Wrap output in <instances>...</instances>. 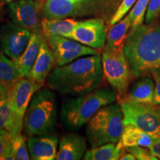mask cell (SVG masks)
<instances>
[{"label":"cell","instance_id":"cell-1","mask_svg":"<svg viewBox=\"0 0 160 160\" xmlns=\"http://www.w3.org/2000/svg\"><path fill=\"white\" fill-rule=\"evenodd\" d=\"M102 57L85 56L62 66H57L47 79L49 88L63 95L79 97L91 93L103 82Z\"/></svg>","mask_w":160,"mask_h":160},{"label":"cell","instance_id":"cell-2","mask_svg":"<svg viewBox=\"0 0 160 160\" xmlns=\"http://www.w3.org/2000/svg\"><path fill=\"white\" fill-rule=\"evenodd\" d=\"M123 49L135 78L160 73V22L130 31Z\"/></svg>","mask_w":160,"mask_h":160},{"label":"cell","instance_id":"cell-3","mask_svg":"<svg viewBox=\"0 0 160 160\" xmlns=\"http://www.w3.org/2000/svg\"><path fill=\"white\" fill-rule=\"evenodd\" d=\"M117 99L114 90L108 87H99L86 95L68 98L62 106L61 122L66 130L78 131L101 108L115 102Z\"/></svg>","mask_w":160,"mask_h":160},{"label":"cell","instance_id":"cell-4","mask_svg":"<svg viewBox=\"0 0 160 160\" xmlns=\"http://www.w3.org/2000/svg\"><path fill=\"white\" fill-rule=\"evenodd\" d=\"M57 121L56 93L51 90L40 88L32 97L24 117V127L29 137L50 134Z\"/></svg>","mask_w":160,"mask_h":160},{"label":"cell","instance_id":"cell-5","mask_svg":"<svg viewBox=\"0 0 160 160\" xmlns=\"http://www.w3.org/2000/svg\"><path fill=\"white\" fill-rule=\"evenodd\" d=\"M125 128L123 113L119 103L101 108L89 120L86 136L91 148L107 143H117Z\"/></svg>","mask_w":160,"mask_h":160},{"label":"cell","instance_id":"cell-6","mask_svg":"<svg viewBox=\"0 0 160 160\" xmlns=\"http://www.w3.org/2000/svg\"><path fill=\"white\" fill-rule=\"evenodd\" d=\"M101 57L104 77L121 101L127 96L130 82L134 77L124 49L105 48Z\"/></svg>","mask_w":160,"mask_h":160},{"label":"cell","instance_id":"cell-7","mask_svg":"<svg viewBox=\"0 0 160 160\" xmlns=\"http://www.w3.org/2000/svg\"><path fill=\"white\" fill-rule=\"evenodd\" d=\"M43 85L24 77L8 86V92L13 121L9 134L11 137L22 133L24 127V117L32 97Z\"/></svg>","mask_w":160,"mask_h":160},{"label":"cell","instance_id":"cell-8","mask_svg":"<svg viewBox=\"0 0 160 160\" xmlns=\"http://www.w3.org/2000/svg\"><path fill=\"white\" fill-rule=\"evenodd\" d=\"M123 113L124 125L139 128L153 139H160V117L153 104L138 103L123 99L119 102Z\"/></svg>","mask_w":160,"mask_h":160},{"label":"cell","instance_id":"cell-9","mask_svg":"<svg viewBox=\"0 0 160 160\" xmlns=\"http://www.w3.org/2000/svg\"><path fill=\"white\" fill-rule=\"evenodd\" d=\"M8 16L12 22L42 34V7L39 0H16L8 3Z\"/></svg>","mask_w":160,"mask_h":160},{"label":"cell","instance_id":"cell-10","mask_svg":"<svg viewBox=\"0 0 160 160\" xmlns=\"http://www.w3.org/2000/svg\"><path fill=\"white\" fill-rule=\"evenodd\" d=\"M45 39L55 56L57 66L67 65L80 57L99 53L96 49L62 36L52 35Z\"/></svg>","mask_w":160,"mask_h":160},{"label":"cell","instance_id":"cell-11","mask_svg":"<svg viewBox=\"0 0 160 160\" xmlns=\"http://www.w3.org/2000/svg\"><path fill=\"white\" fill-rule=\"evenodd\" d=\"M31 33L12 22L4 24L0 27V51L11 59H17L28 45Z\"/></svg>","mask_w":160,"mask_h":160},{"label":"cell","instance_id":"cell-12","mask_svg":"<svg viewBox=\"0 0 160 160\" xmlns=\"http://www.w3.org/2000/svg\"><path fill=\"white\" fill-rule=\"evenodd\" d=\"M106 27L101 19H91L78 22L77 25L67 38L82 45L98 50L105 47Z\"/></svg>","mask_w":160,"mask_h":160},{"label":"cell","instance_id":"cell-13","mask_svg":"<svg viewBox=\"0 0 160 160\" xmlns=\"http://www.w3.org/2000/svg\"><path fill=\"white\" fill-rule=\"evenodd\" d=\"M29 155L33 160H54L57 159L59 139L50 134L31 136L28 140Z\"/></svg>","mask_w":160,"mask_h":160},{"label":"cell","instance_id":"cell-14","mask_svg":"<svg viewBox=\"0 0 160 160\" xmlns=\"http://www.w3.org/2000/svg\"><path fill=\"white\" fill-rule=\"evenodd\" d=\"M55 65V56L44 38L37 59L26 77L36 82L44 85Z\"/></svg>","mask_w":160,"mask_h":160},{"label":"cell","instance_id":"cell-15","mask_svg":"<svg viewBox=\"0 0 160 160\" xmlns=\"http://www.w3.org/2000/svg\"><path fill=\"white\" fill-rule=\"evenodd\" d=\"M87 144L85 138L71 133L62 137L59 143L57 160H79L86 152Z\"/></svg>","mask_w":160,"mask_h":160},{"label":"cell","instance_id":"cell-16","mask_svg":"<svg viewBox=\"0 0 160 160\" xmlns=\"http://www.w3.org/2000/svg\"><path fill=\"white\" fill-rule=\"evenodd\" d=\"M81 0H45L42 16L48 19H65L73 15L79 8Z\"/></svg>","mask_w":160,"mask_h":160},{"label":"cell","instance_id":"cell-17","mask_svg":"<svg viewBox=\"0 0 160 160\" xmlns=\"http://www.w3.org/2000/svg\"><path fill=\"white\" fill-rule=\"evenodd\" d=\"M43 39L44 37L41 33H32L29 43L25 51L17 59L13 60L23 77L28 74L29 71L35 63Z\"/></svg>","mask_w":160,"mask_h":160},{"label":"cell","instance_id":"cell-18","mask_svg":"<svg viewBox=\"0 0 160 160\" xmlns=\"http://www.w3.org/2000/svg\"><path fill=\"white\" fill-rule=\"evenodd\" d=\"M131 19L129 14L125 15L107 32L105 48L122 50L131 28Z\"/></svg>","mask_w":160,"mask_h":160},{"label":"cell","instance_id":"cell-19","mask_svg":"<svg viewBox=\"0 0 160 160\" xmlns=\"http://www.w3.org/2000/svg\"><path fill=\"white\" fill-rule=\"evenodd\" d=\"M154 90L155 83L153 79L149 76L139 77V79L132 85L124 99H128L138 103L153 104Z\"/></svg>","mask_w":160,"mask_h":160},{"label":"cell","instance_id":"cell-20","mask_svg":"<svg viewBox=\"0 0 160 160\" xmlns=\"http://www.w3.org/2000/svg\"><path fill=\"white\" fill-rule=\"evenodd\" d=\"M153 142V138L143 130L133 125H126L117 145L121 148L135 146H142L150 148Z\"/></svg>","mask_w":160,"mask_h":160},{"label":"cell","instance_id":"cell-21","mask_svg":"<svg viewBox=\"0 0 160 160\" xmlns=\"http://www.w3.org/2000/svg\"><path fill=\"white\" fill-rule=\"evenodd\" d=\"M78 22L72 19H48L44 18L42 22V35L44 37L59 35L67 37L73 31Z\"/></svg>","mask_w":160,"mask_h":160},{"label":"cell","instance_id":"cell-22","mask_svg":"<svg viewBox=\"0 0 160 160\" xmlns=\"http://www.w3.org/2000/svg\"><path fill=\"white\" fill-rule=\"evenodd\" d=\"M121 148L117 143H107L91 148L85 152L82 159L85 160H118L119 159Z\"/></svg>","mask_w":160,"mask_h":160},{"label":"cell","instance_id":"cell-23","mask_svg":"<svg viewBox=\"0 0 160 160\" xmlns=\"http://www.w3.org/2000/svg\"><path fill=\"white\" fill-rule=\"evenodd\" d=\"M23 77L13 59L0 52V82L6 87Z\"/></svg>","mask_w":160,"mask_h":160},{"label":"cell","instance_id":"cell-24","mask_svg":"<svg viewBox=\"0 0 160 160\" xmlns=\"http://www.w3.org/2000/svg\"><path fill=\"white\" fill-rule=\"evenodd\" d=\"M13 121V111L10 105L8 88L6 87L0 97V130H6L9 133Z\"/></svg>","mask_w":160,"mask_h":160},{"label":"cell","instance_id":"cell-25","mask_svg":"<svg viewBox=\"0 0 160 160\" xmlns=\"http://www.w3.org/2000/svg\"><path fill=\"white\" fill-rule=\"evenodd\" d=\"M149 2L150 0H137L133 7L131 9L128 13L132 22L130 31L137 29L139 26L143 25Z\"/></svg>","mask_w":160,"mask_h":160},{"label":"cell","instance_id":"cell-26","mask_svg":"<svg viewBox=\"0 0 160 160\" xmlns=\"http://www.w3.org/2000/svg\"><path fill=\"white\" fill-rule=\"evenodd\" d=\"M11 142L16 160L31 159L28 145L26 144L25 140L22 137V133L11 137Z\"/></svg>","mask_w":160,"mask_h":160},{"label":"cell","instance_id":"cell-27","mask_svg":"<svg viewBox=\"0 0 160 160\" xmlns=\"http://www.w3.org/2000/svg\"><path fill=\"white\" fill-rule=\"evenodd\" d=\"M137 1V0H123L111 19V21H110L111 25H114L115 23L118 22L119 20L122 19L125 15H127V13L131 11Z\"/></svg>","mask_w":160,"mask_h":160},{"label":"cell","instance_id":"cell-28","mask_svg":"<svg viewBox=\"0 0 160 160\" xmlns=\"http://www.w3.org/2000/svg\"><path fill=\"white\" fill-rule=\"evenodd\" d=\"M160 17V0H150L145 21L146 24L156 22Z\"/></svg>","mask_w":160,"mask_h":160},{"label":"cell","instance_id":"cell-29","mask_svg":"<svg viewBox=\"0 0 160 160\" xmlns=\"http://www.w3.org/2000/svg\"><path fill=\"white\" fill-rule=\"evenodd\" d=\"M130 153H131L137 160H159L157 157L152 153L148 148L142 146H135V147L125 148Z\"/></svg>","mask_w":160,"mask_h":160},{"label":"cell","instance_id":"cell-30","mask_svg":"<svg viewBox=\"0 0 160 160\" xmlns=\"http://www.w3.org/2000/svg\"><path fill=\"white\" fill-rule=\"evenodd\" d=\"M12 145L11 135L6 130H0V160Z\"/></svg>","mask_w":160,"mask_h":160},{"label":"cell","instance_id":"cell-31","mask_svg":"<svg viewBox=\"0 0 160 160\" xmlns=\"http://www.w3.org/2000/svg\"><path fill=\"white\" fill-rule=\"evenodd\" d=\"M152 77L155 83L154 97H153V104L155 105H160V73H153Z\"/></svg>","mask_w":160,"mask_h":160},{"label":"cell","instance_id":"cell-32","mask_svg":"<svg viewBox=\"0 0 160 160\" xmlns=\"http://www.w3.org/2000/svg\"><path fill=\"white\" fill-rule=\"evenodd\" d=\"M119 159L120 160H137L134 156L131 153H130V152L126 151L125 148L122 149L121 153H120Z\"/></svg>","mask_w":160,"mask_h":160},{"label":"cell","instance_id":"cell-33","mask_svg":"<svg viewBox=\"0 0 160 160\" xmlns=\"http://www.w3.org/2000/svg\"><path fill=\"white\" fill-rule=\"evenodd\" d=\"M5 88H6V86H5V85H4V84H3V83L0 82V97H1V96H2V94L3 91H5Z\"/></svg>","mask_w":160,"mask_h":160},{"label":"cell","instance_id":"cell-34","mask_svg":"<svg viewBox=\"0 0 160 160\" xmlns=\"http://www.w3.org/2000/svg\"><path fill=\"white\" fill-rule=\"evenodd\" d=\"M157 106V111L158 113H159V117H160V105H156Z\"/></svg>","mask_w":160,"mask_h":160},{"label":"cell","instance_id":"cell-35","mask_svg":"<svg viewBox=\"0 0 160 160\" xmlns=\"http://www.w3.org/2000/svg\"><path fill=\"white\" fill-rule=\"evenodd\" d=\"M5 1L7 3H10V2H11L12 1H13V0H5Z\"/></svg>","mask_w":160,"mask_h":160},{"label":"cell","instance_id":"cell-36","mask_svg":"<svg viewBox=\"0 0 160 160\" xmlns=\"http://www.w3.org/2000/svg\"><path fill=\"white\" fill-rule=\"evenodd\" d=\"M159 159H160V156L159 157Z\"/></svg>","mask_w":160,"mask_h":160},{"label":"cell","instance_id":"cell-37","mask_svg":"<svg viewBox=\"0 0 160 160\" xmlns=\"http://www.w3.org/2000/svg\"><path fill=\"white\" fill-rule=\"evenodd\" d=\"M81 1H82V0H81Z\"/></svg>","mask_w":160,"mask_h":160}]
</instances>
